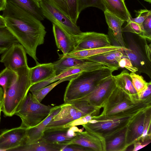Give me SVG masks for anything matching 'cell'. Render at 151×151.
<instances>
[{"label": "cell", "mask_w": 151, "mask_h": 151, "mask_svg": "<svg viewBox=\"0 0 151 151\" xmlns=\"http://www.w3.org/2000/svg\"><path fill=\"white\" fill-rule=\"evenodd\" d=\"M6 27L25 49L36 63L37 47L43 44L46 33L41 22L32 16L24 19L6 17Z\"/></svg>", "instance_id": "cell-1"}, {"label": "cell", "mask_w": 151, "mask_h": 151, "mask_svg": "<svg viewBox=\"0 0 151 151\" xmlns=\"http://www.w3.org/2000/svg\"><path fill=\"white\" fill-rule=\"evenodd\" d=\"M117 70L115 68L107 67L80 73L69 81L64 95V102L80 100Z\"/></svg>", "instance_id": "cell-2"}, {"label": "cell", "mask_w": 151, "mask_h": 151, "mask_svg": "<svg viewBox=\"0 0 151 151\" xmlns=\"http://www.w3.org/2000/svg\"><path fill=\"white\" fill-rule=\"evenodd\" d=\"M151 107V100H142L117 87L104 105L101 115L112 116L138 112Z\"/></svg>", "instance_id": "cell-3"}, {"label": "cell", "mask_w": 151, "mask_h": 151, "mask_svg": "<svg viewBox=\"0 0 151 151\" xmlns=\"http://www.w3.org/2000/svg\"><path fill=\"white\" fill-rule=\"evenodd\" d=\"M28 66L17 69V78L6 90L4 98L1 111L5 116H12L15 114L19 106L27 96L32 86Z\"/></svg>", "instance_id": "cell-4"}, {"label": "cell", "mask_w": 151, "mask_h": 151, "mask_svg": "<svg viewBox=\"0 0 151 151\" xmlns=\"http://www.w3.org/2000/svg\"><path fill=\"white\" fill-rule=\"evenodd\" d=\"M140 112L110 116L100 114L93 116L89 122L82 125L86 130L98 137L104 143L105 137L127 127L131 120Z\"/></svg>", "instance_id": "cell-5"}, {"label": "cell", "mask_w": 151, "mask_h": 151, "mask_svg": "<svg viewBox=\"0 0 151 151\" xmlns=\"http://www.w3.org/2000/svg\"><path fill=\"white\" fill-rule=\"evenodd\" d=\"M55 107L42 104L32 93H29L19 106L14 114L21 119L20 126L27 129L40 124L49 115Z\"/></svg>", "instance_id": "cell-6"}, {"label": "cell", "mask_w": 151, "mask_h": 151, "mask_svg": "<svg viewBox=\"0 0 151 151\" xmlns=\"http://www.w3.org/2000/svg\"><path fill=\"white\" fill-rule=\"evenodd\" d=\"M60 108L59 112L46 127L45 130L62 127L88 114L98 115L100 109L85 100L64 103L60 105Z\"/></svg>", "instance_id": "cell-7"}, {"label": "cell", "mask_w": 151, "mask_h": 151, "mask_svg": "<svg viewBox=\"0 0 151 151\" xmlns=\"http://www.w3.org/2000/svg\"><path fill=\"white\" fill-rule=\"evenodd\" d=\"M39 3L45 18L57 25L68 34L74 37L80 35L83 32L77 24L73 23L49 0H41Z\"/></svg>", "instance_id": "cell-8"}, {"label": "cell", "mask_w": 151, "mask_h": 151, "mask_svg": "<svg viewBox=\"0 0 151 151\" xmlns=\"http://www.w3.org/2000/svg\"><path fill=\"white\" fill-rule=\"evenodd\" d=\"M116 87L112 75L101 81L90 93L80 100L86 101L90 104L101 109Z\"/></svg>", "instance_id": "cell-9"}, {"label": "cell", "mask_w": 151, "mask_h": 151, "mask_svg": "<svg viewBox=\"0 0 151 151\" xmlns=\"http://www.w3.org/2000/svg\"><path fill=\"white\" fill-rule=\"evenodd\" d=\"M86 60L83 63L68 69L53 77L33 85L30 87L29 91L31 92L36 91L43 88L55 81L66 77L78 74L83 71L110 67L102 63Z\"/></svg>", "instance_id": "cell-10"}, {"label": "cell", "mask_w": 151, "mask_h": 151, "mask_svg": "<svg viewBox=\"0 0 151 151\" xmlns=\"http://www.w3.org/2000/svg\"><path fill=\"white\" fill-rule=\"evenodd\" d=\"M74 51L99 48L112 45L108 36L104 34L94 32H82L74 37Z\"/></svg>", "instance_id": "cell-11"}, {"label": "cell", "mask_w": 151, "mask_h": 151, "mask_svg": "<svg viewBox=\"0 0 151 151\" xmlns=\"http://www.w3.org/2000/svg\"><path fill=\"white\" fill-rule=\"evenodd\" d=\"M2 54L0 62L5 68L15 71L18 68L28 66L26 52L19 43L12 44Z\"/></svg>", "instance_id": "cell-12"}, {"label": "cell", "mask_w": 151, "mask_h": 151, "mask_svg": "<svg viewBox=\"0 0 151 151\" xmlns=\"http://www.w3.org/2000/svg\"><path fill=\"white\" fill-rule=\"evenodd\" d=\"M26 129L20 126L3 131L0 134V151H9L23 145Z\"/></svg>", "instance_id": "cell-13"}, {"label": "cell", "mask_w": 151, "mask_h": 151, "mask_svg": "<svg viewBox=\"0 0 151 151\" xmlns=\"http://www.w3.org/2000/svg\"><path fill=\"white\" fill-rule=\"evenodd\" d=\"M147 109L137 114L128 125L126 134L127 148L134 142L140 140L144 130Z\"/></svg>", "instance_id": "cell-14"}, {"label": "cell", "mask_w": 151, "mask_h": 151, "mask_svg": "<svg viewBox=\"0 0 151 151\" xmlns=\"http://www.w3.org/2000/svg\"><path fill=\"white\" fill-rule=\"evenodd\" d=\"M75 135L68 143L88 148L92 151H105L104 142L98 137L86 130L75 132Z\"/></svg>", "instance_id": "cell-15"}, {"label": "cell", "mask_w": 151, "mask_h": 151, "mask_svg": "<svg viewBox=\"0 0 151 151\" xmlns=\"http://www.w3.org/2000/svg\"><path fill=\"white\" fill-rule=\"evenodd\" d=\"M60 109V105L55 106L49 115L40 124L35 127L27 129L23 145L32 143L40 139L43 135L46 127L59 112Z\"/></svg>", "instance_id": "cell-16"}, {"label": "cell", "mask_w": 151, "mask_h": 151, "mask_svg": "<svg viewBox=\"0 0 151 151\" xmlns=\"http://www.w3.org/2000/svg\"><path fill=\"white\" fill-rule=\"evenodd\" d=\"M56 75L53 63L40 64L30 68V76L32 86L46 80Z\"/></svg>", "instance_id": "cell-17"}, {"label": "cell", "mask_w": 151, "mask_h": 151, "mask_svg": "<svg viewBox=\"0 0 151 151\" xmlns=\"http://www.w3.org/2000/svg\"><path fill=\"white\" fill-rule=\"evenodd\" d=\"M52 31L57 47L66 55L75 50V42L73 37L57 25L52 24Z\"/></svg>", "instance_id": "cell-18"}, {"label": "cell", "mask_w": 151, "mask_h": 151, "mask_svg": "<svg viewBox=\"0 0 151 151\" xmlns=\"http://www.w3.org/2000/svg\"><path fill=\"white\" fill-rule=\"evenodd\" d=\"M127 127L105 137V151H125L127 148L126 143Z\"/></svg>", "instance_id": "cell-19"}, {"label": "cell", "mask_w": 151, "mask_h": 151, "mask_svg": "<svg viewBox=\"0 0 151 151\" xmlns=\"http://www.w3.org/2000/svg\"><path fill=\"white\" fill-rule=\"evenodd\" d=\"M67 143H50L41 139L34 143L20 145L9 151H61Z\"/></svg>", "instance_id": "cell-20"}, {"label": "cell", "mask_w": 151, "mask_h": 151, "mask_svg": "<svg viewBox=\"0 0 151 151\" xmlns=\"http://www.w3.org/2000/svg\"><path fill=\"white\" fill-rule=\"evenodd\" d=\"M104 13L106 22L115 40L119 46L125 47L122 30L124 21L106 10Z\"/></svg>", "instance_id": "cell-21"}, {"label": "cell", "mask_w": 151, "mask_h": 151, "mask_svg": "<svg viewBox=\"0 0 151 151\" xmlns=\"http://www.w3.org/2000/svg\"><path fill=\"white\" fill-rule=\"evenodd\" d=\"M73 23L77 24L79 14L78 0H49Z\"/></svg>", "instance_id": "cell-22"}, {"label": "cell", "mask_w": 151, "mask_h": 151, "mask_svg": "<svg viewBox=\"0 0 151 151\" xmlns=\"http://www.w3.org/2000/svg\"><path fill=\"white\" fill-rule=\"evenodd\" d=\"M106 10L124 22H127L132 18L124 0H102Z\"/></svg>", "instance_id": "cell-23"}, {"label": "cell", "mask_w": 151, "mask_h": 151, "mask_svg": "<svg viewBox=\"0 0 151 151\" xmlns=\"http://www.w3.org/2000/svg\"><path fill=\"white\" fill-rule=\"evenodd\" d=\"M123 56L122 53L118 50L99 54L87 58L85 60L102 63L118 70L119 68V61Z\"/></svg>", "instance_id": "cell-24"}, {"label": "cell", "mask_w": 151, "mask_h": 151, "mask_svg": "<svg viewBox=\"0 0 151 151\" xmlns=\"http://www.w3.org/2000/svg\"><path fill=\"white\" fill-rule=\"evenodd\" d=\"M69 129L62 127L45 130L41 139L50 143H68L73 138L68 135Z\"/></svg>", "instance_id": "cell-25"}, {"label": "cell", "mask_w": 151, "mask_h": 151, "mask_svg": "<svg viewBox=\"0 0 151 151\" xmlns=\"http://www.w3.org/2000/svg\"><path fill=\"white\" fill-rule=\"evenodd\" d=\"M25 10L35 17L42 21L44 20L39 4L37 0H6Z\"/></svg>", "instance_id": "cell-26"}, {"label": "cell", "mask_w": 151, "mask_h": 151, "mask_svg": "<svg viewBox=\"0 0 151 151\" xmlns=\"http://www.w3.org/2000/svg\"><path fill=\"white\" fill-rule=\"evenodd\" d=\"M122 47L119 45H111L102 47L74 51L66 55L78 59H86L107 52L119 50Z\"/></svg>", "instance_id": "cell-27"}, {"label": "cell", "mask_w": 151, "mask_h": 151, "mask_svg": "<svg viewBox=\"0 0 151 151\" xmlns=\"http://www.w3.org/2000/svg\"><path fill=\"white\" fill-rule=\"evenodd\" d=\"M113 77L117 87L138 98L137 92L132 84L130 74L127 70H124L119 74L113 76Z\"/></svg>", "instance_id": "cell-28"}, {"label": "cell", "mask_w": 151, "mask_h": 151, "mask_svg": "<svg viewBox=\"0 0 151 151\" xmlns=\"http://www.w3.org/2000/svg\"><path fill=\"white\" fill-rule=\"evenodd\" d=\"M59 57V60L53 63L56 75L68 69L82 64L86 60L63 55H60Z\"/></svg>", "instance_id": "cell-29"}, {"label": "cell", "mask_w": 151, "mask_h": 151, "mask_svg": "<svg viewBox=\"0 0 151 151\" xmlns=\"http://www.w3.org/2000/svg\"><path fill=\"white\" fill-rule=\"evenodd\" d=\"M118 50L123 54V57L127 58L131 61L134 66L138 68V71L140 69V71L141 67H145L146 65V60L143 59L144 58L140 53H137L131 49L126 47Z\"/></svg>", "instance_id": "cell-30"}, {"label": "cell", "mask_w": 151, "mask_h": 151, "mask_svg": "<svg viewBox=\"0 0 151 151\" xmlns=\"http://www.w3.org/2000/svg\"><path fill=\"white\" fill-rule=\"evenodd\" d=\"M17 78L16 72L7 68L0 72V86L4 92V98L6 95V89L12 84Z\"/></svg>", "instance_id": "cell-31"}, {"label": "cell", "mask_w": 151, "mask_h": 151, "mask_svg": "<svg viewBox=\"0 0 151 151\" xmlns=\"http://www.w3.org/2000/svg\"><path fill=\"white\" fill-rule=\"evenodd\" d=\"M79 74L59 80L58 81L47 86L42 89L31 92L32 93L38 101L41 102L47 94L57 85L62 82L67 81H70L77 76Z\"/></svg>", "instance_id": "cell-32"}, {"label": "cell", "mask_w": 151, "mask_h": 151, "mask_svg": "<svg viewBox=\"0 0 151 151\" xmlns=\"http://www.w3.org/2000/svg\"><path fill=\"white\" fill-rule=\"evenodd\" d=\"M17 43L18 41L6 27L0 28V48L8 49Z\"/></svg>", "instance_id": "cell-33"}, {"label": "cell", "mask_w": 151, "mask_h": 151, "mask_svg": "<svg viewBox=\"0 0 151 151\" xmlns=\"http://www.w3.org/2000/svg\"><path fill=\"white\" fill-rule=\"evenodd\" d=\"M78 6L79 14L85 9L90 7L97 8L104 12L106 10L102 0H78Z\"/></svg>", "instance_id": "cell-34"}, {"label": "cell", "mask_w": 151, "mask_h": 151, "mask_svg": "<svg viewBox=\"0 0 151 151\" xmlns=\"http://www.w3.org/2000/svg\"><path fill=\"white\" fill-rule=\"evenodd\" d=\"M146 119L143 132L139 140L145 142L151 140V107L146 111Z\"/></svg>", "instance_id": "cell-35"}, {"label": "cell", "mask_w": 151, "mask_h": 151, "mask_svg": "<svg viewBox=\"0 0 151 151\" xmlns=\"http://www.w3.org/2000/svg\"><path fill=\"white\" fill-rule=\"evenodd\" d=\"M130 76L133 86L138 94L146 87L148 82H146L142 76L135 73L131 72Z\"/></svg>", "instance_id": "cell-36"}, {"label": "cell", "mask_w": 151, "mask_h": 151, "mask_svg": "<svg viewBox=\"0 0 151 151\" xmlns=\"http://www.w3.org/2000/svg\"><path fill=\"white\" fill-rule=\"evenodd\" d=\"M127 22L125 26L122 28V32H128L135 33L139 36L142 34L143 31L141 25L131 20Z\"/></svg>", "instance_id": "cell-37"}, {"label": "cell", "mask_w": 151, "mask_h": 151, "mask_svg": "<svg viewBox=\"0 0 151 151\" xmlns=\"http://www.w3.org/2000/svg\"><path fill=\"white\" fill-rule=\"evenodd\" d=\"M143 32L140 36L144 39H151V14L148 16L143 22L142 25Z\"/></svg>", "instance_id": "cell-38"}, {"label": "cell", "mask_w": 151, "mask_h": 151, "mask_svg": "<svg viewBox=\"0 0 151 151\" xmlns=\"http://www.w3.org/2000/svg\"><path fill=\"white\" fill-rule=\"evenodd\" d=\"M135 12L136 13V17L134 18H132L130 20L141 26L143 21L147 17L151 14V10L147 9H141L137 11H135Z\"/></svg>", "instance_id": "cell-39"}, {"label": "cell", "mask_w": 151, "mask_h": 151, "mask_svg": "<svg viewBox=\"0 0 151 151\" xmlns=\"http://www.w3.org/2000/svg\"><path fill=\"white\" fill-rule=\"evenodd\" d=\"M93 117V116L91 114H88L85 116L73 121L63 126L62 127L70 128L73 126L82 125L89 122L92 119Z\"/></svg>", "instance_id": "cell-40"}, {"label": "cell", "mask_w": 151, "mask_h": 151, "mask_svg": "<svg viewBox=\"0 0 151 151\" xmlns=\"http://www.w3.org/2000/svg\"><path fill=\"white\" fill-rule=\"evenodd\" d=\"M122 58L119 62V68H126L132 72L135 73L138 71V68L134 66L129 59L127 58Z\"/></svg>", "instance_id": "cell-41"}, {"label": "cell", "mask_w": 151, "mask_h": 151, "mask_svg": "<svg viewBox=\"0 0 151 151\" xmlns=\"http://www.w3.org/2000/svg\"><path fill=\"white\" fill-rule=\"evenodd\" d=\"M139 99L151 100V83L148 82L146 87L138 94Z\"/></svg>", "instance_id": "cell-42"}, {"label": "cell", "mask_w": 151, "mask_h": 151, "mask_svg": "<svg viewBox=\"0 0 151 151\" xmlns=\"http://www.w3.org/2000/svg\"><path fill=\"white\" fill-rule=\"evenodd\" d=\"M91 150L88 148L76 144H70L65 146L61 151H91Z\"/></svg>", "instance_id": "cell-43"}, {"label": "cell", "mask_w": 151, "mask_h": 151, "mask_svg": "<svg viewBox=\"0 0 151 151\" xmlns=\"http://www.w3.org/2000/svg\"><path fill=\"white\" fill-rule=\"evenodd\" d=\"M151 141H147L145 142H142L140 141H137L134 142L132 145H133L134 147L133 151H136L145 147L151 142Z\"/></svg>", "instance_id": "cell-44"}, {"label": "cell", "mask_w": 151, "mask_h": 151, "mask_svg": "<svg viewBox=\"0 0 151 151\" xmlns=\"http://www.w3.org/2000/svg\"><path fill=\"white\" fill-rule=\"evenodd\" d=\"M145 49L147 58L148 60L151 62V44L148 45L146 41L145 45Z\"/></svg>", "instance_id": "cell-45"}, {"label": "cell", "mask_w": 151, "mask_h": 151, "mask_svg": "<svg viewBox=\"0 0 151 151\" xmlns=\"http://www.w3.org/2000/svg\"><path fill=\"white\" fill-rule=\"evenodd\" d=\"M6 27V24L4 18L0 15V28Z\"/></svg>", "instance_id": "cell-46"}, {"label": "cell", "mask_w": 151, "mask_h": 151, "mask_svg": "<svg viewBox=\"0 0 151 151\" xmlns=\"http://www.w3.org/2000/svg\"><path fill=\"white\" fill-rule=\"evenodd\" d=\"M6 0H0V11H3L5 8Z\"/></svg>", "instance_id": "cell-47"}, {"label": "cell", "mask_w": 151, "mask_h": 151, "mask_svg": "<svg viewBox=\"0 0 151 151\" xmlns=\"http://www.w3.org/2000/svg\"><path fill=\"white\" fill-rule=\"evenodd\" d=\"M4 99V92L3 88L0 87V101L3 102Z\"/></svg>", "instance_id": "cell-48"}, {"label": "cell", "mask_w": 151, "mask_h": 151, "mask_svg": "<svg viewBox=\"0 0 151 151\" xmlns=\"http://www.w3.org/2000/svg\"><path fill=\"white\" fill-rule=\"evenodd\" d=\"M7 49L5 48H0V54L3 53Z\"/></svg>", "instance_id": "cell-49"}, {"label": "cell", "mask_w": 151, "mask_h": 151, "mask_svg": "<svg viewBox=\"0 0 151 151\" xmlns=\"http://www.w3.org/2000/svg\"><path fill=\"white\" fill-rule=\"evenodd\" d=\"M3 102L0 101V115L1 113V108L2 107Z\"/></svg>", "instance_id": "cell-50"}, {"label": "cell", "mask_w": 151, "mask_h": 151, "mask_svg": "<svg viewBox=\"0 0 151 151\" xmlns=\"http://www.w3.org/2000/svg\"><path fill=\"white\" fill-rule=\"evenodd\" d=\"M144 0L146 1L149 2L150 3H151V0Z\"/></svg>", "instance_id": "cell-51"}, {"label": "cell", "mask_w": 151, "mask_h": 151, "mask_svg": "<svg viewBox=\"0 0 151 151\" xmlns=\"http://www.w3.org/2000/svg\"><path fill=\"white\" fill-rule=\"evenodd\" d=\"M37 0L39 2V1H41V0Z\"/></svg>", "instance_id": "cell-52"}, {"label": "cell", "mask_w": 151, "mask_h": 151, "mask_svg": "<svg viewBox=\"0 0 151 151\" xmlns=\"http://www.w3.org/2000/svg\"></svg>", "instance_id": "cell-53"}]
</instances>
